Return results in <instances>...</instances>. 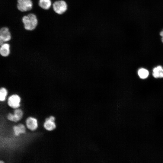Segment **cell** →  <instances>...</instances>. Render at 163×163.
Returning a JSON list of instances; mask_svg holds the SVG:
<instances>
[{
  "mask_svg": "<svg viewBox=\"0 0 163 163\" xmlns=\"http://www.w3.org/2000/svg\"><path fill=\"white\" fill-rule=\"evenodd\" d=\"M22 22L25 30L28 31L34 30L37 27L38 20L36 15L33 13L24 15L22 18Z\"/></svg>",
  "mask_w": 163,
  "mask_h": 163,
  "instance_id": "cell-1",
  "label": "cell"
},
{
  "mask_svg": "<svg viewBox=\"0 0 163 163\" xmlns=\"http://www.w3.org/2000/svg\"><path fill=\"white\" fill-rule=\"evenodd\" d=\"M24 112L21 108L19 107L13 109L12 112L8 113L7 118V120L11 122L17 123L19 122L24 117Z\"/></svg>",
  "mask_w": 163,
  "mask_h": 163,
  "instance_id": "cell-2",
  "label": "cell"
},
{
  "mask_svg": "<svg viewBox=\"0 0 163 163\" xmlns=\"http://www.w3.org/2000/svg\"><path fill=\"white\" fill-rule=\"evenodd\" d=\"M52 6L54 12L59 15L63 14L68 9L67 3L63 0L55 1L53 3Z\"/></svg>",
  "mask_w": 163,
  "mask_h": 163,
  "instance_id": "cell-3",
  "label": "cell"
},
{
  "mask_svg": "<svg viewBox=\"0 0 163 163\" xmlns=\"http://www.w3.org/2000/svg\"><path fill=\"white\" fill-rule=\"evenodd\" d=\"M33 6L32 0H17V7L18 9L22 12L31 10Z\"/></svg>",
  "mask_w": 163,
  "mask_h": 163,
  "instance_id": "cell-4",
  "label": "cell"
},
{
  "mask_svg": "<svg viewBox=\"0 0 163 163\" xmlns=\"http://www.w3.org/2000/svg\"><path fill=\"white\" fill-rule=\"evenodd\" d=\"M21 98L18 94H14L11 95L8 98L7 104L10 107L13 109L20 107Z\"/></svg>",
  "mask_w": 163,
  "mask_h": 163,
  "instance_id": "cell-5",
  "label": "cell"
},
{
  "mask_svg": "<svg viewBox=\"0 0 163 163\" xmlns=\"http://www.w3.org/2000/svg\"><path fill=\"white\" fill-rule=\"evenodd\" d=\"M25 124L27 128L32 131H35L39 127L38 120L36 118L31 116L27 118L25 120Z\"/></svg>",
  "mask_w": 163,
  "mask_h": 163,
  "instance_id": "cell-6",
  "label": "cell"
},
{
  "mask_svg": "<svg viewBox=\"0 0 163 163\" xmlns=\"http://www.w3.org/2000/svg\"><path fill=\"white\" fill-rule=\"evenodd\" d=\"M11 36L8 28L4 27L0 29V45L9 41Z\"/></svg>",
  "mask_w": 163,
  "mask_h": 163,
  "instance_id": "cell-7",
  "label": "cell"
},
{
  "mask_svg": "<svg viewBox=\"0 0 163 163\" xmlns=\"http://www.w3.org/2000/svg\"><path fill=\"white\" fill-rule=\"evenodd\" d=\"M26 126L22 123L15 125L12 127L13 134L15 136H19L21 134L26 133Z\"/></svg>",
  "mask_w": 163,
  "mask_h": 163,
  "instance_id": "cell-8",
  "label": "cell"
},
{
  "mask_svg": "<svg viewBox=\"0 0 163 163\" xmlns=\"http://www.w3.org/2000/svg\"><path fill=\"white\" fill-rule=\"evenodd\" d=\"M43 126L44 129L49 132L53 131L56 127V122L51 120L48 117L44 119Z\"/></svg>",
  "mask_w": 163,
  "mask_h": 163,
  "instance_id": "cell-9",
  "label": "cell"
},
{
  "mask_svg": "<svg viewBox=\"0 0 163 163\" xmlns=\"http://www.w3.org/2000/svg\"><path fill=\"white\" fill-rule=\"evenodd\" d=\"M0 54L3 57H7L10 53V45L5 43L0 45Z\"/></svg>",
  "mask_w": 163,
  "mask_h": 163,
  "instance_id": "cell-10",
  "label": "cell"
},
{
  "mask_svg": "<svg viewBox=\"0 0 163 163\" xmlns=\"http://www.w3.org/2000/svg\"><path fill=\"white\" fill-rule=\"evenodd\" d=\"M38 5L42 9L44 10L49 9L52 5L51 0H39Z\"/></svg>",
  "mask_w": 163,
  "mask_h": 163,
  "instance_id": "cell-11",
  "label": "cell"
},
{
  "mask_svg": "<svg viewBox=\"0 0 163 163\" xmlns=\"http://www.w3.org/2000/svg\"><path fill=\"white\" fill-rule=\"evenodd\" d=\"M152 75L155 78H163V68L161 66H158L153 69Z\"/></svg>",
  "mask_w": 163,
  "mask_h": 163,
  "instance_id": "cell-12",
  "label": "cell"
},
{
  "mask_svg": "<svg viewBox=\"0 0 163 163\" xmlns=\"http://www.w3.org/2000/svg\"><path fill=\"white\" fill-rule=\"evenodd\" d=\"M138 73L139 77L142 79H145L147 78L149 75V72L148 70L142 68L139 70Z\"/></svg>",
  "mask_w": 163,
  "mask_h": 163,
  "instance_id": "cell-13",
  "label": "cell"
},
{
  "mask_svg": "<svg viewBox=\"0 0 163 163\" xmlns=\"http://www.w3.org/2000/svg\"><path fill=\"white\" fill-rule=\"evenodd\" d=\"M8 91L5 88L2 87L0 89V101L4 102L6 100L8 95Z\"/></svg>",
  "mask_w": 163,
  "mask_h": 163,
  "instance_id": "cell-14",
  "label": "cell"
},
{
  "mask_svg": "<svg viewBox=\"0 0 163 163\" xmlns=\"http://www.w3.org/2000/svg\"><path fill=\"white\" fill-rule=\"evenodd\" d=\"M160 34L162 37H163V30L160 32Z\"/></svg>",
  "mask_w": 163,
  "mask_h": 163,
  "instance_id": "cell-15",
  "label": "cell"
},
{
  "mask_svg": "<svg viewBox=\"0 0 163 163\" xmlns=\"http://www.w3.org/2000/svg\"><path fill=\"white\" fill-rule=\"evenodd\" d=\"M4 162H5L3 161L2 160H0V163H4Z\"/></svg>",
  "mask_w": 163,
  "mask_h": 163,
  "instance_id": "cell-16",
  "label": "cell"
},
{
  "mask_svg": "<svg viewBox=\"0 0 163 163\" xmlns=\"http://www.w3.org/2000/svg\"><path fill=\"white\" fill-rule=\"evenodd\" d=\"M161 41H162V42L163 43V37H162Z\"/></svg>",
  "mask_w": 163,
  "mask_h": 163,
  "instance_id": "cell-17",
  "label": "cell"
}]
</instances>
